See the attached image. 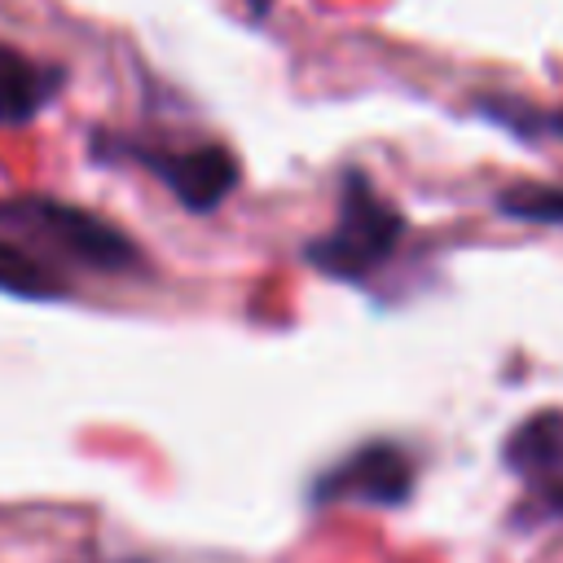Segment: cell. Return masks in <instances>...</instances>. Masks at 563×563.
<instances>
[{
  "label": "cell",
  "instance_id": "cell-1",
  "mask_svg": "<svg viewBox=\"0 0 563 563\" xmlns=\"http://www.w3.org/2000/svg\"><path fill=\"white\" fill-rule=\"evenodd\" d=\"M400 238H405V216L374 189L365 172H343L339 216L325 233H317L303 246V260L330 277L365 282L396 255Z\"/></svg>",
  "mask_w": 563,
  "mask_h": 563
},
{
  "label": "cell",
  "instance_id": "cell-2",
  "mask_svg": "<svg viewBox=\"0 0 563 563\" xmlns=\"http://www.w3.org/2000/svg\"><path fill=\"white\" fill-rule=\"evenodd\" d=\"M0 229H22L26 238L48 242L62 255H70L88 268H101V273H119L141 260L136 242L123 229H114L110 220H101L84 207L57 202V198H35V194L0 198Z\"/></svg>",
  "mask_w": 563,
  "mask_h": 563
},
{
  "label": "cell",
  "instance_id": "cell-3",
  "mask_svg": "<svg viewBox=\"0 0 563 563\" xmlns=\"http://www.w3.org/2000/svg\"><path fill=\"white\" fill-rule=\"evenodd\" d=\"M114 154L150 167L172 189V198L189 211L220 207L238 185V158L216 141L189 145V150H154V145H136V141H114Z\"/></svg>",
  "mask_w": 563,
  "mask_h": 563
},
{
  "label": "cell",
  "instance_id": "cell-4",
  "mask_svg": "<svg viewBox=\"0 0 563 563\" xmlns=\"http://www.w3.org/2000/svg\"><path fill=\"white\" fill-rule=\"evenodd\" d=\"M413 457L391 440H369L352 449L312 484V501H356V506H400L413 493Z\"/></svg>",
  "mask_w": 563,
  "mask_h": 563
},
{
  "label": "cell",
  "instance_id": "cell-5",
  "mask_svg": "<svg viewBox=\"0 0 563 563\" xmlns=\"http://www.w3.org/2000/svg\"><path fill=\"white\" fill-rule=\"evenodd\" d=\"M501 462L550 519H563V409L528 413L506 435Z\"/></svg>",
  "mask_w": 563,
  "mask_h": 563
},
{
  "label": "cell",
  "instance_id": "cell-6",
  "mask_svg": "<svg viewBox=\"0 0 563 563\" xmlns=\"http://www.w3.org/2000/svg\"><path fill=\"white\" fill-rule=\"evenodd\" d=\"M62 70L31 62L26 53L0 44V123H31L53 97H57Z\"/></svg>",
  "mask_w": 563,
  "mask_h": 563
},
{
  "label": "cell",
  "instance_id": "cell-7",
  "mask_svg": "<svg viewBox=\"0 0 563 563\" xmlns=\"http://www.w3.org/2000/svg\"><path fill=\"white\" fill-rule=\"evenodd\" d=\"M0 290L13 299H62V277L22 242L0 238Z\"/></svg>",
  "mask_w": 563,
  "mask_h": 563
},
{
  "label": "cell",
  "instance_id": "cell-8",
  "mask_svg": "<svg viewBox=\"0 0 563 563\" xmlns=\"http://www.w3.org/2000/svg\"><path fill=\"white\" fill-rule=\"evenodd\" d=\"M497 211L532 224H563V189L559 185H510L497 194Z\"/></svg>",
  "mask_w": 563,
  "mask_h": 563
},
{
  "label": "cell",
  "instance_id": "cell-9",
  "mask_svg": "<svg viewBox=\"0 0 563 563\" xmlns=\"http://www.w3.org/2000/svg\"><path fill=\"white\" fill-rule=\"evenodd\" d=\"M550 132H559V136H563V110H559V114H550Z\"/></svg>",
  "mask_w": 563,
  "mask_h": 563
},
{
  "label": "cell",
  "instance_id": "cell-10",
  "mask_svg": "<svg viewBox=\"0 0 563 563\" xmlns=\"http://www.w3.org/2000/svg\"><path fill=\"white\" fill-rule=\"evenodd\" d=\"M246 4H251V13H268V4H273V0H246Z\"/></svg>",
  "mask_w": 563,
  "mask_h": 563
},
{
  "label": "cell",
  "instance_id": "cell-11",
  "mask_svg": "<svg viewBox=\"0 0 563 563\" xmlns=\"http://www.w3.org/2000/svg\"><path fill=\"white\" fill-rule=\"evenodd\" d=\"M119 563H145V559H119Z\"/></svg>",
  "mask_w": 563,
  "mask_h": 563
}]
</instances>
